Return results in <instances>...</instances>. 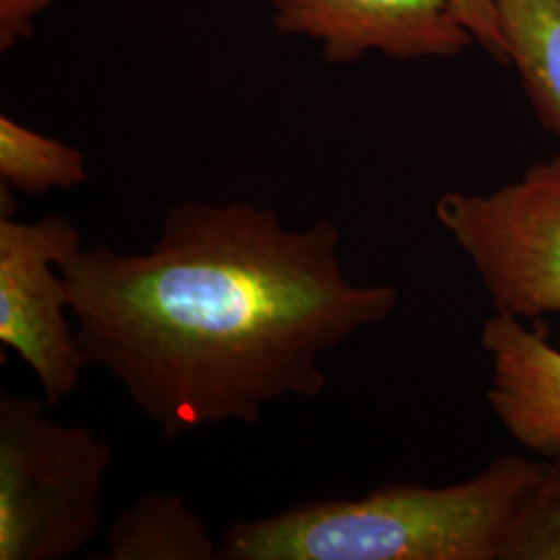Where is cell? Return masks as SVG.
Instances as JSON below:
<instances>
[{
	"label": "cell",
	"instance_id": "obj_1",
	"mask_svg": "<svg viewBox=\"0 0 560 560\" xmlns=\"http://www.w3.org/2000/svg\"><path fill=\"white\" fill-rule=\"evenodd\" d=\"M340 241L330 219L287 229L256 201L185 200L148 249L81 245L60 270L88 363L177 441L318 397L324 355L395 314L399 289L349 279Z\"/></svg>",
	"mask_w": 560,
	"mask_h": 560
},
{
	"label": "cell",
	"instance_id": "obj_2",
	"mask_svg": "<svg viewBox=\"0 0 560 560\" xmlns=\"http://www.w3.org/2000/svg\"><path fill=\"white\" fill-rule=\"evenodd\" d=\"M541 463L501 455L451 486L386 483L361 499L310 501L231 523L224 560H504Z\"/></svg>",
	"mask_w": 560,
	"mask_h": 560
},
{
	"label": "cell",
	"instance_id": "obj_3",
	"mask_svg": "<svg viewBox=\"0 0 560 560\" xmlns=\"http://www.w3.org/2000/svg\"><path fill=\"white\" fill-rule=\"evenodd\" d=\"M48 409L0 395V560L71 559L101 532L113 446Z\"/></svg>",
	"mask_w": 560,
	"mask_h": 560
},
{
	"label": "cell",
	"instance_id": "obj_4",
	"mask_svg": "<svg viewBox=\"0 0 560 560\" xmlns=\"http://www.w3.org/2000/svg\"><path fill=\"white\" fill-rule=\"evenodd\" d=\"M434 212L497 316L538 322L560 314V154L490 194L448 191Z\"/></svg>",
	"mask_w": 560,
	"mask_h": 560
},
{
	"label": "cell",
	"instance_id": "obj_5",
	"mask_svg": "<svg viewBox=\"0 0 560 560\" xmlns=\"http://www.w3.org/2000/svg\"><path fill=\"white\" fill-rule=\"evenodd\" d=\"M83 245L62 214H0V345L20 355L50 407L80 388L85 365L60 261Z\"/></svg>",
	"mask_w": 560,
	"mask_h": 560
},
{
	"label": "cell",
	"instance_id": "obj_6",
	"mask_svg": "<svg viewBox=\"0 0 560 560\" xmlns=\"http://www.w3.org/2000/svg\"><path fill=\"white\" fill-rule=\"evenodd\" d=\"M280 36L318 44L330 62L381 52L446 59L474 44L451 0H268Z\"/></svg>",
	"mask_w": 560,
	"mask_h": 560
},
{
	"label": "cell",
	"instance_id": "obj_7",
	"mask_svg": "<svg viewBox=\"0 0 560 560\" xmlns=\"http://www.w3.org/2000/svg\"><path fill=\"white\" fill-rule=\"evenodd\" d=\"M480 342L490 360L492 413L520 446L552 455L560 446V349L548 328L494 314Z\"/></svg>",
	"mask_w": 560,
	"mask_h": 560
},
{
	"label": "cell",
	"instance_id": "obj_8",
	"mask_svg": "<svg viewBox=\"0 0 560 560\" xmlns=\"http://www.w3.org/2000/svg\"><path fill=\"white\" fill-rule=\"evenodd\" d=\"M104 541L108 560L221 559V541L180 494L141 497L115 517Z\"/></svg>",
	"mask_w": 560,
	"mask_h": 560
},
{
	"label": "cell",
	"instance_id": "obj_9",
	"mask_svg": "<svg viewBox=\"0 0 560 560\" xmlns=\"http://www.w3.org/2000/svg\"><path fill=\"white\" fill-rule=\"evenodd\" d=\"M506 65L541 125L560 138V0H499Z\"/></svg>",
	"mask_w": 560,
	"mask_h": 560
},
{
	"label": "cell",
	"instance_id": "obj_10",
	"mask_svg": "<svg viewBox=\"0 0 560 560\" xmlns=\"http://www.w3.org/2000/svg\"><path fill=\"white\" fill-rule=\"evenodd\" d=\"M90 179L80 148L42 136L20 120L0 117V180L30 196L75 189Z\"/></svg>",
	"mask_w": 560,
	"mask_h": 560
},
{
	"label": "cell",
	"instance_id": "obj_11",
	"mask_svg": "<svg viewBox=\"0 0 560 560\" xmlns=\"http://www.w3.org/2000/svg\"><path fill=\"white\" fill-rule=\"evenodd\" d=\"M504 560H560V446L541 463L540 478L521 502Z\"/></svg>",
	"mask_w": 560,
	"mask_h": 560
},
{
	"label": "cell",
	"instance_id": "obj_12",
	"mask_svg": "<svg viewBox=\"0 0 560 560\" xmlns=\"http://www.w3.org/2000/svg\"><path fill=\"white\" fill-rule=\"evenodd\" d=\"M451 4L474 42H478L492 59L506 65L499 0H451Z\"/></svg>",
	"mask_w": 560,
	"mask_h": 560
},
{
	"label": "cell",
	"instance_id": "obj_13",
	"mask_svg": "<svg viewBox=\"0 0 560 560\" xmlns=\"http://www.w3.org/2000/svg\"><path fill=\"white\" fill-rule=\"evenodd\" d=\"M55 0H0V50L7 52L15 44L34 34V21Z\"/></svg>",
	"mask_w": 560,
	"mask_h": 560
}]
</instances>
